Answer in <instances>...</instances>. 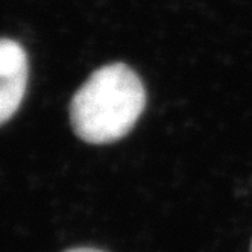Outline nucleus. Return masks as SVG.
I'll return each instance as SVG.
<instances>
[{
	"instance_id": "1",
	"label": "nucleus",
	"mask_w": 252,
	"mask_h": 252,
	"mask_svg": "<svg viewBox=\"0 0 252 252\" xmlns=\"http://www.w3.org/2000/svg\"><path fill=\"white\" fill-rule=\"evenodd\" d=\"M146 106L141 79L126 64L97 68L79 87L70 103L75 134L92 145H106L128 134Z\"/></svg>"
},
{
	"instance_id": "2",
	"label": "nucleus",
	"mask_w": 252,
	"mask_h": 252,
	"mask_svg": "<svg viewBox=\"0 0 252 252\" xmlns=\"http://www.w3.org/2000/svg\"><path fill=\"white\" fill-rule=\"evenodd\" d=\"M28 84L26 52L14 40L0 38V125L19 110Z\"/></svg>"
},
{
	"instance_id": "3",
	"label": "nucleus",
	"mask_w": 252,
	"mask_h": 252,
	"mask_svg": "<svg viewBox=\"0 0 252 252\" xmlns=\"http://www.w3.org/2000/svg\"><path fill=\"white\" fill-rule=\"evenodd\" d=\"M65 252H103V251L94 249V248H75V249H68Z\"/></svg>"
},
{
	"instance_id": "4",
	"label": "nucleus",
	"mask_w": 252,
	"mask_h": 252,
	"mask_svg": "<svg viewBox=\"0 0 252 252\" xmlns=\"http://www.w3.org/2000/svg\"><path fill=\"white\" fill-rule=\"evenodd\" d=\"M251 252H252V246H251Z\"/></svg>"
}]
</instances>
